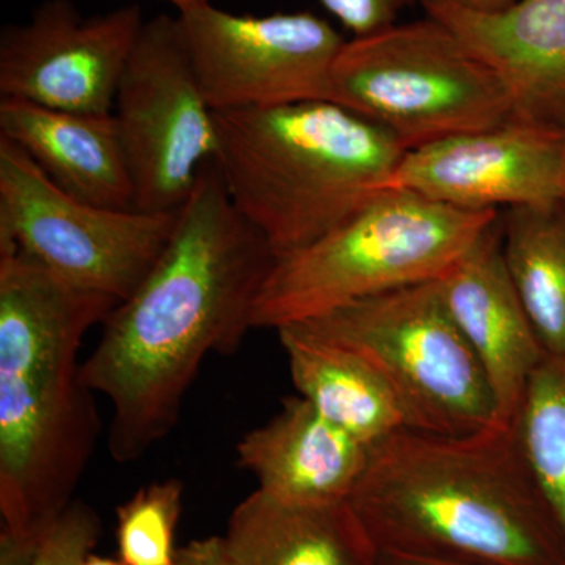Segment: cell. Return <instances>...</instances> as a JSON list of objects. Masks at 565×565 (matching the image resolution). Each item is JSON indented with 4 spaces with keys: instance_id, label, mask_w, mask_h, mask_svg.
Here are the masks:
<instances>
[{
    "instance_id": "obj_4",
    "label": "cell",
    "mask_w": 565,
    "mask_h": 565,
    "mask_svg": "<svg viewBox=\"0 0 565 565\" xmlns=\"http://www.w3.org/2000/svg\"><path fill=\"white\" fill-rule=\"evenodd\" d=\"M215 166L277 258L302 250L390 191L405 148L340 104L215 111Z\"/></svg>"
},
{
    "instance_id": "obj_9",
    "label": "cell",
    "mask_w": 565,
    "mask_h": 565,
    "mask_svg": "<svg viewBox=\"0 0 565 565\" xmlns=\"http://www.w3.org/2000/svg\"><path fill=\"white\" fill-rule=\"evenodd\" d=\"M111 115L131 172L134 210H180L215 161L218 134L178 14L145 21Z\"/></svg>"
},
{
    "instance_id": "obj_11",
    "label": "cell",
    "mask_w": 565,
    "mask_h": 565,
    "mask_svg": "<svg viewBox=\"0 0 565 565\" xmlns=\"http://www.w3.org/2000/svg\"><path fill=\"white\" fill-rule=\"evenodd\" d=\"M143 24L137 3L84 17L73 0H44L0 32V98L110 115Z\"/></svg>"
},
{
    "instance_id": "obj_8",
    "label": "cell",
    "mask_w": 565,
    "mask_h": 565,
    "mask_svg": "<svg viewBox=\"0 0 565 565\" xmlns=\"http://www.w3.org/2000/svg\"><path fill=\"white\" fill-rule=\"evenodd\" d=\"M180 210L82 202L0 137V248H13L82 291L118 303L131 297L172 239Z\"/></svg>"
},
{
    "instance_id": "obj_22",
    "label": "cell",
    "mask_w": 565,
    "mask_h": 565,
    "mask_svg": "<svg viewBox=\"0 0 565 565\" xmlns=\"http://www.w3.org/2000/svg\"><path fill=\"white\" fill-rule=\"evenodd\" d=\"M98 512L74 500L44 539L31 565H79L102 539Z\"/></svg>"
},
{
    "instance_id": "obj_12",
    "label": "cell",
    "mask_w": 565,
    "mask_h": 565,
    "mask_svg": "<svg viewBox=\"0 0 565 565\" xmlns=\"http://www.w3.org/2000/svg\"><path fill=\"white\" fill-rule=\"evenodd\" d=\"M390 189L468 211L565 202V125L512 118L405 151Z\"/></svg>"
},
{
    "instance_id": "obj_21",
    "label": "cell",
    "mask_w": 565,
    "mask_h": 565,
    "mask_svg": "<svg viewBox=\"0 0 565 565\" xmlns=\"http://www.w3.org/2000/svg\"><path fill=\"white\" fill-rule=\"evenodd\" d=\"M184 484L177 478L141 487L117 508L118 559L122 565H178L174 546Z\"/></svg>"
},
{
    "instance_id": "obj_6",
    "label": "cell",
    "mask_w": 565,
    "mask_h": 565,
    "mask_svg": "<svg viewBox=\"0 0 565 565\" xmlns=\"http://www.w3.org/2000/svg\"><path fill=\"white\" fill-rule=\"evenodd\" d=\"M291 326L362 356L393 393L407 429L463 437L498 424L484 370L449 313L440 280Z\"/></svg>"
},
{
    "instance_id": "obj_1",
    "label": "cell",
    "mask_w": 565,
    "mask_h": 565,
    "mask_svg": "<svg viewBox=\"0 0 565 565\" xmlns=\"http://www.w3.org/2000/svg\"><path fill=\"white\" fill-rule=\"evenodd\" d=\"M275 259L207 163L161 258L82 363L85 384L111 405L115 462H136L172 434L206 356L239 351Z\"/></svg>"
},
{
    "instance_id": "obj_2",
    "label": "cell",
    "mask_w": 565,
    "mask_h": 565,
    "mask_svg": "<svg viewBox=\"0 0 565 565\" xmlns=\"http://www.w3.org/2000/svg\"><path fill=\"white\" fill-rule=\"evenodd\" d=\"M117 305L0 248V565H31L95 455L79 349Z\"/></svg>"
},
{
    "instance_id": "obj_13",
    "label": "cell",
    "mask_w": 565,
    "mask_h": 565,
    "mask_svg": "<svg viewBox=\"0 0 565 565\" xmlns=\"http://www.w3.org/2000/svg\"><path fill=\"white\" fill-rule=\"evenodd\" d=\"M445 302L492 390L497 422H516L527 384L544 362L501 250V215L440 280Z\"/></svg>"
},
{
    "instance_id": "obj_18",
    "label": "cell",
    "mask_w": 565,
    "mask_h": 565,
    "mask_svg": "<svg viewBox=\"0 0 565 565\" xmlns=\"http://www.w3.org/2000/svg\"><path fill=\"white\" fill-rule=\"evenodd\" d=\"M299 396L366 445L407 429L393 393L362 356L300 326L277 330Z\"/></svg>"
},
{
    "instance_id": "obj_16",
    "label": "cell",
    "mask_w": 565,
    "mask_h": 565,
    "mask_svg": "<svg viewBox=\"0 0 565 565\" xmlns=\"http://www.w3.org/2000/svg\"><path fill=\"white\" fill-rule=\"evenodd\" d=\"M0 137L21 148L63 192L96 206L134 210L131 172L114 115L0 98Z\"/></svg>"
},
{
    "instance_id": "obj_14",
    "label": "cell",
    "mask_w": 565,
    "mask_h": 565,
    "mask_svg": "<svg viewBox=\"0 0 565 565\" xmlns=\"http://www.w3.org/2000/svg\"><path fill=\"white\" fill-rule=\"evenodd\" d=\"M419 3L500 77L514 118L565 125V0H514L490 11Z\"/></svg>"
},
{
    "instance_id": "obj_27",
    "label": "cell",
    "mask_w": 565,
    "mask_h": 565,
    "mask_svg": "<svg viewBox=\"0 0 565 565\" xmlns=\"http://www.w3.org/2000/svg\"><path fill=\"white\" fill-rule=\"evenodd\" d=\"M79 565H122L121 561L114 559V557H106L95 555V553H90Z\"/></svg>"
},
{
    "instance_id": "obj_19",
    "label": "cell",
    "mask_w": 565,
    "mask_h": 565,
    "mask_svg": "<svg viewBox=\"0 0 565 565\" xmlns=\"http://www.w3.org/2000/svg\"><path fill=\"white\" fill-rule=\"evenodd\" d=\"M501 250L546 353H565V202L509 210Z\"/></svg>"
},
{
    "instance_id": "obj_3",
    "label": "cell",
    "mask_w": 565,
    "mask_h": 565,
    "mask_svg": "<svg viewBox=\"0 0 565 565\" xmlns=\"http://www.w3.org/2000/svg\"><path fill=\"white\" fill-rule=\"evenodd\" d=\"M381 552L473 565H563L565 539L512 426L401 429L371 445L351 497Z\"/></svg>"
},
{
    "instance_id": "obj_28",
    "label": "cell",
    "mask_w": 565,
    "mask_h": 565,
    "mask_svg": "<svg viewBox=\"0 0 565 565\" xmlns=\"http://www.w3.org/2000/svg\"><path fill=\"white\" fill-rule=\"evenodd\" d=\"M159 2L172 3L180 11L185 9V7L192 6V3L200 2V0H159Z\"/></svg>"
},
{
    "instance_id": "obj_17",
    "label": "cell",
    "mask_w": 565,
    "mask_h": 565,
    "mask_svg": "<svg viewBox=\"0 0 565 565\" xmlns=\"http://www.w3.org/2000/svg\"><path fill=\"white\" fill-rule=\"evenodd\" d=\"M223 539L236 565H381L351 501L289 504L256 489L234 508Z\"/></svg>"
},
{
    "instance_id": "obj_23",
    "label": "cell",
    "mask_w": 565,
    "mask_h": 565,
    "mask_svg": "<svg viewBox=\"0 0 565 565\" xmlns=\"http://www.w3.org/2000/svg\"><path fill=\"white\" fill-rule=\"evenodd\" d=\"M355 36L370 35L399 22L408 7L422 0H319Z\"/></svg>"
},
{
    "instance_id": "obj_26",
    "label": "cell",
    "mask_w": 565,
    "mask_h": 565,
    "mask_svg": "<svg viewBox=\"0 0 565 565\" xmlns=\"http://www.w3.org/2000/svg\"><path fill=\"white\" fill-rule=\"evenodd\" d=\"M451 2L468 7V9L490 11L503 9V7L509 6L514 0H451Z\"/></svg>"
},
{
    "instance_id": "obj_25",
    "label": "cell",
    "mask_w": 565,
    "mask_h": 565,
    "mask_svg": "<svg viewBox=\"0 0 565 565\" xmlns=\"http://www.w3.org/2000/svg\"><path fill=\"white\" fill-rule=\"evenodd\" d=\"M381 565H473V564L452 563V561L430 559V557L403 555V553L381 552Z\"/></svg>"
},
{
    "instance_id": "obj_20",
    "label": "cell",
    "mask_w": 565,
    "mask_h": 565,
    "mask_svg": "<svg viewBox=\"0 0 565 565\" xmlns=\"http://www.w3.org/2000/svg\"><path fill=\"white\" fill-rule=\"evenodd\" d=\"M523 456L565 539V353L546 355L515 422Z\"/></svg>"
},
{
    "instance_id": "obj_29",
    "label": "cell",
    "mask_w": 565,
    "mask_h": 565,
    "mask_svg": "<svg viewBox=\"0 0 565 565\" xmlns=\"http://www.w3.org/2000/svg\"><path fill=\"white\" fill-rule=\"evenodd\" d=\"M563 565H565V563Z\"/></svg>"
},
{
    "instance_id": "obj_15",
    "label": "cell",
    "mask_w": 565,
    "mask_h": 565,
    "mask_svg": "<svg viewBox=\"0 0 565 565\" xmlns=\"http://www.w3.org/2000/svg\"><path fill=\"white\" fill-rule=\"evenodd\" d=\"M370 448L297 394L285 397L269 422L245 434L236 451L237 463L262 492L282 503L322 505L351 500Z\"/></svg>"
},
{
    "instance_id": "obj_10",
    "label": "cell",
    "mask_w": 565,
    "mask_h": 565,
    "mask_svg": "<svg viewBox=\"0 0 565 565\" xmlns=\"http://www.w3.org/2000/svg\"><path fill=\"white\" fill-rule=\"evenodd\" d=\"M178 18L212 110L333 103L334 62L348 40L318 14L248 17L200 0Z\"/></svg>"
},
{
    "instance_id": "obj_7",
    "label": "cell",
    "mask_w": 565,
    "mask_h": 565,
    "mask_svg": "<svg viewBox=\"0 0 565 565\" xmlns=\"http://www.w3.org/2000/svg\"><path fill=\"white\" fill-rule=\"evenodd\" d=\"M333 103L407 151L514 118L500 77L427 14L345 41L334 62Z\"/></svg>"
},
{
    "instance_id": "obj_24",
    "label": "cell",
    "mask_w": 565,
    "mask_h": 565,
    "mask_svg": "<svg viewBox=\"0 0 565 565\" xmlns=\"http://www.w3.org/2000/svg\"><path fill=\"white\" fill-rule=\"evenodd\" d=\"M178 565H236L226 548L225 539L218 535L196 539L180 548Z\"/></svg>"
},
{
    "instance_id": "obj_5",
    "label": "cell",
    "mask_w": 565,
    "mask_h": 565,
    "mask_svg": "<svg viewBox=\"0 0 565 565\" xmlns=\"http://www.w3.org/2000/svg\"><path fill=\"white\" fill-rule=\"evenodd\" d=\"M498 217L390 189L321 239L275 259L253 305V329L278 330L441 280Z\"/></svg>"
}]
</instances>
